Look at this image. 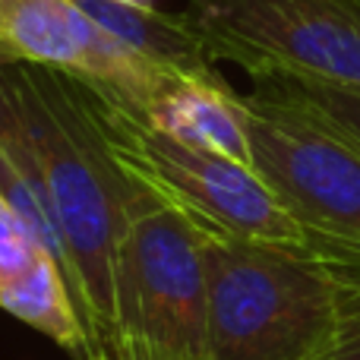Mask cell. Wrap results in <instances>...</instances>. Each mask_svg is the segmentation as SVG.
<instances>
[{
  "instance_id": "obj_8",
  "label": "cell",
  "mask_w": 360,
  "mask_h": 360,
  "mask_svg": "<svg viewBox=\"0 0 360 360\" xmlns=\"http://www.w3.org/2000/svg\"><path fill=\"white\" fill-rule=\"evenodd\" d=\"M143 120L196 149L250 165L247 105L221 73H171L143 111Z\"/></svg>"
},
{
  "instance_id": "obj_10",
  "label": "cell",
  "mask_w": 360,
  "mask_h": 360,
  "mask_svg": "<svg viewBox=\"0 0 360 360\" xmlns=\"http://www.w3.org/2000/svg\"><path fill=\"white\" fill-rule=\"evenodd\" d=\"M0 310L44 332L51 342H57L76 360H92L98 354L67 272L44 247L38 250L32 266L16 281L0 288Z\"/></svg>"
},
{
  "instance_id": "obj_6",
  "label": "cell",
  "mask_w": 360,
  "mask_h": 360,
  "mask_svg": "<svg viewBox=\"0 0 360 360\" xmlns=\"http://www.w3.org/2000/svg\"><path fill=\"white\" fill-rule=\"evenodd\" d=\"M243 105L256 174L316 237L360 250V146L262 86Z\"/></svg>"
},
{
  "instance_id": "obj_15",
  "label": "cell",
  "mask_w": 360,
  "mask_h": 360,
  "mask_svg": "<svg viewBox=\"0 0 360 360\" xmlns=\"http://www.w3.org/2000/svg\"><path fill=\"white\" fill-rule=\"evenodd\" d=\"M139 4H152V0H139Z\"/></svg>"
},
{
  "instance_id": "obj_3",
  "label": "cell",
  "mask_w": 360,
  "mask_h": 360,
  "mask_svg": "<svg viewBox=\"0 0 360 360\" xmlns=\"http://www.w3.org/2000/svg\"><path fill=\"white\" fill-rule=\"evenodd\" d=\"M117 360H209V281L202 231L149 199L130 218L114 262Z\"/></svg>"
},
{
  "instance_id": "obj_14",
  "label": "cell",
  "mask_w": 360,
  "mask_h": 360,
  "mask_svg": "<svg viewBox=\"0 0 360 360\" xmlns=\"http://www.w3.org/2000/svg\"><path fill=\"white\" fill-rule=\"evenodd\" d=\"M92 360H117V357H114V354H111V351H98V354H95Z\"/></svg>"
},
{
  "instance_id": "obj_4",
  "label": "cell",
  "mask_w": 360,
  "mask_h": 360,
  "mask_svg": "<svg viewBox=\"0 0 360 360\" xmlns=\"http://www.w3.org/2000/svg\"><path fill=\"white\" fill-rule=\"evenodd\" d=\"M101 117L117 162L155 196L193 218L196 228L285 247L326 243V237H316L300 218L291 215V209L256 174L253 165L180 143L105 98Z\"/></svg>"
},
{
  "instance_id": "obj_12",
  "label": "cell",
  "mask_w": 360,
  "mask_h": 360,
  "mask_svg": "<svg viewBox=\"0 0 360 360\" xmlns=\"http://www.w3.org/2000/svg\"><path fill=\"white\" fill-rule=\"evenodd\" d=\"M38 250H41V243L32 237V231L22 224V218L0 196V288L16 281L32 266Z\"/></svg>"
},
{
  "instance_id": "obj_9",
  "label": "cell",
  "mask_w": 360,
  "mask_h": 360,
  "mask_svg": "<svg viewBox=\"0 0 360 360\" xmlns=\"http://www.w3.org/2000/svg\"><path fill=\"white\" fill-rule=\"evenodd\" d=\"M108 35L168 73H215V51L186 13H165L139 0H73Z\"/></svg>"
},
{
  "instance_id": "obj_5",
  "label": "cell",
  "mask_w": 360,
  "mask_h": 360,
  "mask_svg": "<svg viewBox=\"0 0 360 360\" xmlns=\"http://www.w3.org/2000/svg\"><path fill=\"white\" fill-rule=\"evenodd\" d=\"M218 60L360 92V0H190Z\"/></svg>"
},
{
  "instance_id": "obj_7",
  "label": "cell",
  "mask_w": 360,
  "mask_h": 360,
  "mask_svg": "<svg viewBox=\"0 0 360 360\" xmlns=\"http://www.w3.org/2000/svg\"><path fill=\"white\" fill-rule=\"evenodd\" d=\"M16 63L63 70L136 117L171 76L108 35L73 0H0V70Z\"/></svg>"
},
{
  "instance_id": "obj_11",
  "label": "cell",
  "mask_w": 360,
  "mask_h": 360,
  "mask_svg": "<svg viewBox=\"0 0 360 360\" xmlns=\"http://www.w3.org/2000/svg\"><path fill=\"white\" fill-rule=\"evenodd\" d=\"M253 82L304 108L307 114L319 117L332 130L360 146V92L354 89H338L329 82L300 79V76H253Z\"/></svg>"
},
{
  "instance_id": "obj_2",
  "label": "cell",
  "mask_w": 360,
  "mask_h": 360,
  "mask_svg": "<svg viewBox=\"0 0 360 360\" xmlns=\"http://www.w3.org/2000/svg\"><path fill=\"white\" fill-rule=\"evenodd\" d=\"M202 253L209 360H329L360 319L354 247H285L202 231Z\"/></svg>"
},
{
  "instance_id": "obj_1",
  "label": "cell",
  "mask_w": 360,
  "mask_h": 360,
  "mask_svg": "<svg viewBox=\"0 0 360 360\" xmlns=\"http://www.w3.org/2000/svg\"><path fill=\"white\" fill-rule=\"evenodd\" d=\"M0 89L48 184L89 335L95 348L108 351L120 237L155 193L117 162L101 98L82 79L54 67L16 63L0 70Z\"/></svg>"
},
{
  "instance_id": "obj_13",
  "label": "cell",
  "mask_w": 360,
  "mask_h": 360,
  "mask_svg": "<svg viewBox=\"0 0 360 360\" xmlns=\"http://www.w3.org/2000/svg\"><path fill=\"white\" fill-rule=\"evenodd\" d=\"M329 360H360V319L354 323V329L348 332V338L342 342V348H338Z\"/></svg>"
}]
</instances>
